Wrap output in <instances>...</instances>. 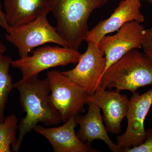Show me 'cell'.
Segmentation results:
<instances>
[{
	"instance_id": "6da1fadb",
	"label": "cell",
	"mask_w": 152,
	"mask_h": 152,
	"mask_svg": "<svg viewBox=\"0 0 152 152\" xmlns=\"http://www.w3.org/2000/svg\"><path fill=\"white\" fill-rule=\"evenodd\" d=\"M14 88L19 92L21 106L26 113L18 125V136L12 149V151L18 152L25 136L34 129L38 124L42 123L47 127L57 126L62 120L49 99L50 89L48 78L40 80L38 76H34L22 78L14 83Z\"/></svg>"
},
{
	"instance_id": "7a4b0ae2",
	"label": "cell",
	"mask_w": 152,
	"mask_h": 152,
	"mask_svg": "<svg viewBox=\"0 0 152 152\" xmlns=\"http://www.w3.org/2000/svg\"><path fill=\"white\" fill-rule=\"evenodd\" d=\"M108 0H53L52 12L56 29L68 47L78 50L88 32V22L92 12Z\"/></svg>"
},
{
	"instance_id": "3957f363",
	"label": "cell",
	"mask_w": 152,
	"mask_h": 152,
	"mask_svg": "<svg viewBox=\"0 0 152 152\" xmlns=\"http://www.w3.org/2000/svg\"><path fill=\"white\" fill-rule=\"evenodd\" d=\"M152 85V64L143 53L134 49L114 63L100 81L102 89L115 88L134 93L139 88Z\"/></svg>"
},
{
	"instance_id": "277c9868",
	"label": "cell",
	"mask_w": 152,
	"mask_h": 152,
	"mask_svg": "<svg viewBox=\"0 0 152 152\" xmlns=\"http://www.w3.org/2000/svg\"><path fill=\"white\" fill-rule=\"evenodd\" d=\"M47 15L42 16L25 24L11 26L6 34V39L18 49L20 58L28 56L33 49L48 43L68 47L67 43L59 34L56 28L50 24Z\"/></svg>"
},
{
	"instance_id": "5b68a950",
	"label": "cell",
	"mask_w": 152,
	"mask_h": 152,
	"mask_svg": "<svg viewBox=\"0 0 152 152\" xmlns=\"http://www.w3.org/2000/svg\"><path fill=\"white\" fill-rule=\"evenodd\" d=\"M47 75L50 89L49 99L61 115L62 122L83 113L88 95L83 88L59 71H49Z\"/></svg>"
},
{
	"instance_id": "8992f818",
	"label": "cell",
	"mask_w": 152,
	"mask_h": 152,
	"mask_svg": "<svg viewBox=\"0 0 152 152\" xmlns=\"http://www.w3.org/2000/svg\"><path fill=\"white\" fill-rule=\"evenodd\" d=\"M32 56L12 61L11 66L21 72L22 78L38 76L43 71L77 64L81 54L69 47L46 46L31 51Z\"/></svg>"
},
{
	"instance_id": "52a82bcc",
	"label": "cell",
	"mask_w": 152,
	"mask_h": 152,
	"mask_svg": "<svg viewBox=\"0 0 152 152\" xmlns=\"http://www.w3.org/2000/svg\"><path fill=\"white\" fill-rule=\"evenodd\" d=\"M88 43L86 50L81 55L77 65L61 73L82 87L90 96L100 88V81L105 71L107 60L98 45L91 42Z\"/></svg>"
},
{
	"instance_id": "ba28073f",
	"label": "cell",
	"mask_w": 152,
	"mask_h": 152,
	"mask_svg": "<svg viewBox=\"0 0 152 152\" xmlns=\"http://www.w3.org/2000/svg\"><path fill=\"white\" fill-rule=\"evenodd\" d=\"M152 105V89L142 95L136 92L133 93L126 116V130L116 138V144L121 152L143 142L145 133L144 121Z\"/></svg>"
},
{
	"instance_id": "9c48e42d",
	"label": "cell",
	"mask_w": 152,
	"mask_h": 152,
	"mask_svg": "<svg viewBox=\"0 0 152 152\" xmlns=\"http://www.w3.org/2000/svg\"><path fill=\"white\" fill-rule=\"evenodd\" d=\"M140 23L135 21L126 23L115 34L105 36L101 39L98 46L107 60L105 71L128 52L141 48L145 29Z\"/></svg>"
},
{
	"instance_id": "30bf717a",
	"label": "cell",
	"mask_w": 152,
	"mask_h": 152,
	"mask_svg": "<svg viewBox=\"0 0 152 152\" xmlns=\"http://www.w3.org/2000/svg\"><path fill=\"white\" fill-rule=\"evenodd\" d=\"M120 92L100 88L87 98V102H92L102 110L107 132L115 134L121 131V123L126 116L129 104L127 96Z\"/></svg>"
},
{
	"instance_id": "8fae6325",
	"label": "cell",
	"mask_w": 152,
	"mask_h": 152,
	"mask_svg": "<svg viewBox=\"0 0 152 152\" xmlns=\"http://www.w3.org/2000/svg\"><path fill=\"white\" fill-rule=\"evenodd\" d=\"M140 0H123L108 18L99 22L89 31L86 41L99 45L101 39L110 33L118 31L125 24L135 21L142 23L145 18L141 12Z\"/></svg>"
},
{
	"instance_id": "7c38bea8",
	"label": "cell",
	"mask_w": 152,
	"mask_h": 152,
	"mask_svg": "<svg viewBox=\"0 0 152 152\" xmlns=\"http://www.w3.org/2000/svg\"><path fill=\"white\" fill-rule=\"evenodd\" d=\"M75 116L71 117L62 126L45 127L37 125L34 130L50 142L55 152H98L79 139L75 132L77 125Z\"/></svg>"
},
{
	"instance_id": "4fadbf2b",
	"label": "cell",
	"mask_w": 152,
	"mask_h": 152,
	"mask_svg": "<svg viewBox=\"0 0 152 152\" xmlns=\"http://www.w3.org/2000/svg\"><path fill=\"white\" fill-rule=\"evenodd\" d=\"M88 106V112L86 115H77L75 121L80 126V129L77 133L79 139L89 146L96 140L103 141L112 152H120L121 149L112 141L108 134L107 131L103 123L101 109L91 102H87Z\"/></svg>"
},
{
	"instance_id": "5bb4252c",
	"label": "cell",
	"mask_w": 152,
	"mask_h": 152,
	"mask_svg": "<svg viewBox=\"0 0 152 152\" xmlns=\"http://www.w3.org/2000/svg\"><path fill=\"white\" fill-rule=\"evenodd\" d=\"M53 0H5L7 20L12 27L25 24L48 15Z\"/></svg>"
},
{
	"instance_id": "9a60e30c",
	"label": "cell",
	"mask_w": 152,
	"mask_h": 152,
	"mask_svg": "<svg viewBox=\"0 0 152 152\" xmlns=\"http://www.w3.org/2000/svg\"><path fill=\"white\" fill-rule=\"evenodd\" d=\"M12 60L4 56L0 59V124L4 121V112L9 94L14 88L12 78L10 74Z\"/></svg>"
},
{
	"instance_id": "2e32d148",
	"label": "cell",
	"mask_w": 152,
	"mask_h": 152,
	"mask_svg": "<svg viewBox=\"0 0 152 152\" xmlns=\"http://www.w3.org/2000/svg\"><path fill=\"white\" fill-rule=\"evenodd\" d=\"M18 119L16 116L11 115L5 118L0 124V152H10L16 144L18 137Z\"/></svg>"
},
{
	"instance_id": "e0dca14e",
	"label": "cell",
	"mask_w": 152,
	"mask_h": 152,
	"mask_svg": "<svg viewBox=\"0 0 152 152\" xmlns=\"http://www.w3.org/2000/svg\"><path fill=\"white\" fill-rule=\"evenodd\" d=\"M123 152H152V128L145 130L142 143L138 146L127 149Z\"/></svg>"
},
{
	"instance_id": "ac0fdd59",
	"label": "cell",
	"mask_w": 152,
	"mask_h": 152,
	"mask_svg": "<svg viewBox=\"0 0 152 152\" xmlns=\"http://www.w3.org/2000/svg\"><path fill=\"white\" fill-rule=\"evenodd\" d=\"M141 48L152 64V28L144 31Z\"/></svg>"
},
{
	"instance_id": "d6986e66",
	"label": "cell",
	"mask_w": 152,
	"mask_h": 152,
	"mask_svg": "<svg viewBox=\"0 0 152 152\" xmlns=\"http://www.w3.org/2000/svg\"><path fill=\"white\" fill-rule=\"evenodd\" d=\"M0 26L8 33L11 29V26L9 24L7 20L6 14L2 10V6L0 2Z\"/></svg>"
},
{
	"instance_id": "ffe728a7",
	"label": "cell",
	"mask_w": 152,
	"mask_h": 152,
	"mask_svg": "<svg viewBox=\"0 0 152 152\" xmlns=\"http://www.w3.org/2000/svg\"><path fill=\"white\" fill-rule=\"evenodd\" d=\"M7 50V48L2 42L0 40V59L4 56V54Z\"/></svg>"
},
{
	"instance_id": "44dd1931",
	"label": "cell",
	"mask_w": 152,
	"mask_h": 152,
	"mask_svg": "<svg viewBox=\"0 0 152 152\" xmlns=\"http://www.w3.org/2000/svg\"><path fill=\"white\" fill-rule=\"evenodd\" d=\"M140 1H147L148 2L152 4V0H140Z\"/></svg>"
}]
</instances>
